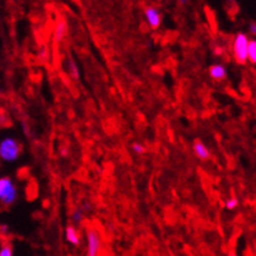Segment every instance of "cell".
I'll use <instances>...</instances> for the list:
<instances>
[{
	"mask_svg": "<svg viewBox=\"0 0 256 256\" xmlns=\"http://www.w3.org/2000/svg\"><path fill=\"white\" fill-rule=\"evenodd\" d=\"M17 199V188L12 178H0V203L4 206H10Z\"/></svg>",
	"mask_w": 256,
	"mask_h": 256,
	"instance_id": "obj_2",
	"label": "cell"
},
{
	"mask_svg": "<svg viewBox=\"0 0 256 256\" xmlns=\"http://www.w3.org/2000/svg\"><path fill=\"white\" fill-rule=\"evenodd\" d=\"M224 206L226 209H228V210H234V209L238 206V200H237L236 198H231V199L226 200Z\"/></svg>",
	"mask_w": 256,
	"mask_h": 256,
	"instance_id": "obj_14",
	"label": "cell"
},
{
	"mask_svg": "<svg viewBox=\"0 0 256 256\" xmlns=\"http://www.w3.org/2000/svg\"><path fill=\"white\" fill-rule=\"evenodd\" d=\"M144 17H146V23L150 24L152 30L160 28V23H162V14H160V9L156 6H146L144 10Z\"/></svg>",
	"mask_w": 256,
	"mask_h": 256,
	"instance_id": "obj_5",
	"label": "cell"
},
{
	"mask_svg": "<svg viewBox=\"0 0 256 256\" xmlns=\"http://www.w3.org/2000/svg\"><path fill=\"white\" fill-rule=\"evenodd\" d=\"M0 256H13V248L10 244H3L0 248Z\"/></svg>",
	"mask_w": 256,
	"mask_h": 256,
	"instance_id": "obj_13",
	"label": "cell"
},
{
	"mask_svg": "<svg viewBox=\"0 0 256 256\" xmlns=\"http://www.w3.org/2000/svg\"><path fill=\"white\" fill-rule=\"evenodd\" d=\"M250 28H251V34H252L254 36H255V34H256V23L255 22H251Z\"/></svg>",
	"mask_w": 256,
	"mask_h": 256,
	"instance_id": "obj_17",
	"label": "cell"
},
{
	"mask_svg": "<svg viewBox=\"0 0 256 256\" xmlns=\"http://www.w3.org/2000/svg\"><path fill=\"white\" fill-rule=\"evenodd\" d=\"M209 76L214 79V80H223L227 76V70L226 66L222 64H214L209 68Z\"/></svg>",
	"mask_w": 256,
	"mask_h": 256,
	"instance_id": "obj_8",
	"label": "cell"
},
{
	"mask_svg": "<svg viewBox=\"0 0 256 256\" xmlns=\"http://www.w3.org/2000/svg\"><path fill=\"white\" fill-rule=\"evenodd\" d=\"M65 240L73 246L80 245V234H79L76 227H74L73 224L66 226V228H65Z\"/></svg>",
	"mask_w": 256,
	"mask_h": 256,
	"instance_id": "obj_6",
	"label": "cell"
},
{
	"mask_svg": "<svg viewBox=\"0 0 256 256\" xmlns=\"http://www.w3.org/2000/svg\"><path fill=\"white\" fill-rule=\"evenodd\" d=\"M248 62L251 64L256 62V41L255 40H250L248 46Z\"/></svg>",
	"mask_w": 256,
	"mask_h": 256,
	"instance_id": "obj_10",
	"label": "cell"
},
{
	"mask_svg": "<svg viewBox=\"0 0 256 256\" xmlns=\"http://www.w3.org/2000/svg\"><path fill=\"white\" fill-rule=\"evenodd\" d=\"M132 150L136 153H138V154H143V153H146V146H143L142 143H134L132 144Z\"/></svg>",
	"mask_w": 256,
	"mask_h": 256,
	"instance_id": "obj_15",
	"label": "cell"
},
{
	"mask_svg": "<svg viewBox=\"0 0 256 256\" xmlns=\"http://www.w3.org/2000/svg\"><path fill=\"white\" fill-rule=\"evenodd\" d=\"M194 153L199 160H206L209 157H210V152H209L208 146L203 143L202 140L196 139L194 142Z\"/></svg>",
	"mask_w": 256,
	"mask_h": 256,
	"instance_id": "obj_7",
	"label": "cell"
},
{
	"mask_svg": "<svg viewBox=\"0 0 256 256\" xmlns=\"http://www.w3.org/2000/svg\"><path fill=\"white\" fill-rule=\"evenodd\" d=\"M223 52H224V48H223L222 46H216V48H214V54H216V55H223Z\"/></svg>",
	"mask_w": 256,
	"mask_h": 256,
	"instance_id": "obj_16",
	"label": "cell"
},
{
	"mask_svg": "<svg viewBox=\"0 0 256 256\" xmlns=\"http://www.w3.org/2000/svg\"><path fill=\"white\" fill-rule=\"evenodd\" d=\"M102 248L101 234L96 228H90L87 232V256H100Z\"/></svg>",
	"mask_w": 256,
	"mask_h": 256,
	"instance_id": "obj_4",
	"label": "cell"
},
{
	"mask_svg": "<svg viewBox=\"0 0 256 256\" xmlns=\"http://www.w3.org/2000/svg\"><path fill=\"white\" fill-rule=\"evenodd\" d=\"M22 153V146L16 138L6 136L0 142V160L4 162H14Z\"/></svg>",
	"mask_w": 256,
	"mask_h": 256,
	"instance_id": "obj_1",
	"label": "cell"
},
{
	"mask_svg": "<svg viewBox=\"0 0 256 256\" xmlns=\"http://www.w3.org/2000/svg\"><path fill=\"white\" fill-rule=\"evenodd\" d=\"M83 220H84V212L82 209H76L72 213V220L74 223H82Z\"/></svg>",
	"mask_w": 256,
	"mask_h": 256,
	"instance_id": "obj_12",
	"label": "cell"
},
{
	"mask_svg": "<svg viewBox=\"0 0 256 256\" xmlns=\"http://www.w3.org/2000/svg\"><path fill=\"white\" fill-rule=\"evenodd\" d=\"M68 72L69 74L72 76V78L74 79H78L79 78V72H78V66H76V64L74 62V60H69L68 62Z\"/></svg>",
	"mask_w": 256,
	"mask_h": 256,
	"instance_id": "obj_11",
	"label": "cell"
},
{
	"mask_svg": "<svg viewBox=\"0 0 256 256\" xmlns=\"http://www.w3.org/2000/svg\"><path fill=\"white\" fill-rule=\"evenodd\" d=\"M68 34V24L64 20H59L58 23L55 24V30H54V36H55V40L60 41V40L64 38Z\"/></svg>",
	"mask_w": 256,
	"mask_h": 256,
	"instance_id": "obj_9",
	"label": "cell"
},
{
	"mask_svg": "<svg viewBox=\"0 0 256 256\" xmlns=\"http://www.w3.org/2000/svg\"><path fill=\"white\" fill-rule=\"evenodd\" d=\"M250 38L248 34H236L234 41V58L238 64H246L248 62V46Z\"/></svg>",
	"mask_w": 256,
	"mask_h": 256,
	"instance_id": "obj_3",
	"label": "cell"
},
{
	"mask_svg": "<svg viewBox=\"0 0 256 256\" xmlns=\"http://www.w3.org/2000/svg\"><path fill=\"white\" fill-rule=\"evenodd\" d=\"M0 231H2V234H8L9 227L8 226H2V227H0Z\"/></svg>",
	"mask_w": 256,
	"mask_h": 256,
	"instance_id": "obj_18",
	"label": "cell"
},
{
	"mask_svg": "<svg viewBox=\"0 0 256 256\" xmlns=\"http://www.w3.org/2000/svg\"><path fill=\"white\" fill-rule=\"evenodd\" d=\"M228 256H237V254H236V252H234V251H232V252H231V254H230V255H228Z\"/></svg>",
	"mask_w": 256,
	"mask_h": 256,
	"instance_id": "obj_19",
	"label": "cell"
}]
</instances>
